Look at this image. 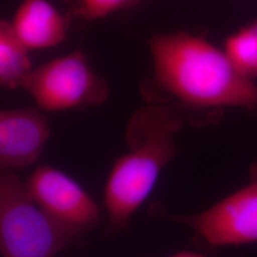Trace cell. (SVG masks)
<instances>
[{
  "label": "cell",
  "mask_w": 257,
  "mask_h": 257,
  "mask_svg": "<svg viewBox=\"0 0 257 257\" xmlns=\"http://www.w3.org/2000/svg\"><path fill=\"white\" fill-rule=\"evenodd\" d=\"M155 77L166 92L197 107L257 108V86L226 53L188 33L156 35L149 40Z\"/></svg>",
  "instance_id": "1"
},
{
  "label": "cell",
  "mask_w": 257,
  "mask_h": 257,
  "mask_svg": "<svg viewBox=\"0 0 257 257\" xmlns=\"http://www.w3.org/2000/svg\"><path fill=\"white\" fill-rule=\"evenodd\" d=\"M181 127L180 115L163 104H150L134 113L126 131L128 152L113 163L104 186L109 234L128 228L147 200L178 153L175 136Z\"/></svg>",
  "instance_id": "2"
},
{
  "label": "cell",
  "mask_w": 257,
  "mask_h": 257,
  "mask_svg": "<svg viewBox=\"0 0 257 257\" xmlns=\"http://www.w3.org/2000/svg\"><path fill=\"white\" fill-rule=\"evenodd\" d=\"M82 237L42 211L15 171L0 170L1 257H55Z\"/></svg>",
  "instance_id": "3"
},
{
  "label": "cell",
  "mask_w": 257,
  "mask_h": 257,
  "mask_svg": "<svg viewBox=\"0 0 257 257\" xmlns=\"http://www.w3.org/2000/svg\"><path fill=\"white\" fill-rule=\"evenodd\" d=\"M21 88L48 111L98 106L110 93L107 82L92 71L80 50L37 67Z\"/></svg>",
  "instance_id": "4"
},
{
  "label": "cell",
  "mask_w": 257,
  "mask_h": 257,
  "mask_svg": "<svg viewBox=\"0 0 257 257\" xmlns=\"http://www.w3.org/2000/svg\"><path fill=\"white\" fill-rule=\"evenodd\" d=\"M150 211L190 227L198 241L211 248L257 243V171L245 187L196 214H170L156 203Z\"/></svg>",
  "instance_id": "5"
},
{
  "label": "cell",
  "mask_w": 257,
  "mask_h": 257,
  "mask_svg": "<svg viewBox=\"0 0 257 257\" xmlns=\"http://www.w3.org/2000/svg\"><path fill=\"white\" fill-rule=\"evenodd\" d=\"M28 193L55 222L83 237L100 222V210L74 178L52 166H40L25 182Z\"/></svg>",
  "instance_id": "6"
},
{
  "label": "cell",
  "mask_w": 257,
  "mask_h": 257,
  "mask_svg": "<svg viewBox=\"0 0 257 257\" xmlns=\"http://www.w3.org/2000/svg\"><path fill=\"white\" fill-rule=\"evenodd\" d=\"M51 136L46 115L36 109L0 112V166L16 171L35 163Z\"/></svg>",
  "instance_id": "7"
},
{
  "label": "cell",
  "mask_w": 257,
  "mask_h": 257,
  "mask_svg": "<svg viewBox=\"0 0 257 257\" xmlns=\"http://www.w3.org/2000/svg\"><path fill=\"white\" fill-rule=\"evenodd\" d=\"M11 23L29 50L55 47L67 37L66 19L47 0H23Z\"/></svg>",
  "instance_id": "8"
},
{
  "label": "cell",
  "mask_w": 257,
  "mask_h": 257,
  "mask_svg": "<svg viewBox=\"0 0 257 257\" xmlns=\"http://www.w3.org/2000/svg\"><path fill=\"white\" fill-rule=\"evenodd\" d=\"M28 47L16 35L12 23L0 21V84L3 89L21 88L33 71Z\"/></svg>",
  "instance_id": "9"
},
{
  "label": "cell",
  "mask_w": 257,
  "mask_h": 257,
  "mask_svg": "<svg viewBox=\"0 0 257 257\" xmlns=\"http://www.w3.org/2000/svg\"><path fill=\"white\" fill-rule=\"evenodd\" d=\"M225 48L226 55L241 74L248 78L257 76V21L230 36Z\"/></svg>",
  "instance_id": "10"
},
{
  "label": "cell",
  "mask_w": 257,
  "mask_h": 257,
  "mask_svg": "<svg viewBox=\"0 0 257 257\" xmlns=\"http://www.w3.org/2000/svg\"><path fill=\"white\" fill-rule=\"evenodd\" d=\"M139 0H76L72 7L74 17L85 21L104 19L135 5Z\"/></svg>",
  "instance_id": "11"
},
{
  "label": "cell",
  "mask_w": 257,
  "mask_h": 257,
  "mask_svg": "<svg viewBox=\"0 0 257 257\" xmlns=\"http://www.w3.org/2000/svg\"><path fill=\"white\" fill-rule=\"evenodd\" d=\"M170 257H206L202 253L196 252V251H192V250H182L174 255Z\"/></svg>",
  "instance_id": "12"
},
{
  "label": "cell",
  "mask_w": 257,
  "mask_h": 257,
  "mask_svg": "<svg viewBox=\"0 0 257 257\" xmlns=\"http://www.w3.org/2000/svg\"><path fill=\"white\" fill-rule=\"evenodd\" d=\"M62 1H64V2H67V3H70L72 0H62Z\"/></svg>",
  "instance_id": "13"
}]
</instances>
